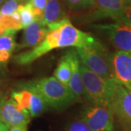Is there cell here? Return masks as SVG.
Returning a JSON list of instances; mask_svg holds the SVG:
<instances>
[{"instance_id":"obj_21","label":"cell","mask_w":131,"mask_h":131,"mask_svg":"<svg viewBox=\"0 0 131 131\" xmlns=\"http://www.w3.org/2000/svg\"><path fill=\"white\" fill-rule=\"evenodd\" d=\"M117 22H121L131 26V5H126L121 15L116 20Z\"/></svg>"},{"instance_id":"obj_22","label":"cell","mask_w":131,"mask_h":131,"mask_svg":"<svg viewBox=\"0 0 131 131\" xmlns=\"http://www.w3.org/2000/svg\"><path fill=\"white\" fill-rule=\"evenodd\" d=\"M67 131H93L82 120H76L71 122L67 128Z\"/></svg>"},{"instance_id":"obj_12","label":"cell","mask_w":131,"mask_h":131,"mask_svg":"<svg viewBox=\"0 0 131 131\" xmlns=\"http://www.w3.org/2000/svg\"><path fill=\"white\" fill-rule=\"evenodd\" d=\"M48 28L47 25L41 20H36L25 28L23 41L19 45L18 50L35 47L41 44L46 37Z\"/></svg>"},{"instance_id":"obj_7","label":"cell","mask_w":131,"mask_h":131,"mask_svg":"<svg viewBox=\"0 0 131 131\" xmlns=\"http://www.w3.org/2000/svg\"><path fill=\"white\" fill-rule=\"evenodd\" d=\"M96 28L105 35L118 51L131 52V26L117 22L115 24L98 25Z\"/></svg>"},{"instance_id":"obj_11","label":"cell","mask_w":131,"mask_h":131,"mask_svg":"<svg viewBox=\"0 0 131 131\" xmlns=\"http://www.w3.org/2000/svg\"><path fill=\"white\" fill-rule=\"evenodd\" d=\"M66 56L69 61L71 69V75L69 87L74 95L77 101H81L85 98V93L80 72V61L76 50L67 52Z\"/></svg>"},{"instance_id":"obj_29","label":"cell","mask_w":131,"mask_h":131,"mask_svg":"<svg viewBox=\"0 0 131 131\" xmlns=\"http://www.w3.org/2000/svg\"><path fill=\"white\" fill-rule=\"evenodd\" d=\"M5 98H3V97H0V101H2V100H3Z\"/></svg>"},{"instance_id":"obj_20","label":"cell","mask_w":131,"mask_h":131,"mask_svg":"<svg viewBox=\"0 0 131 131\" xmlns=\"http://www.w3.org/2000/svg\"><path fill=\"white\" fill-rule=\"evenodd\" d=\"M48 0H32L33 5L34 7V13L36 15V20L43 19V12L47 5Z\"/></svg>"},{"instance_id":"obj_5","label":"cell","mask_w":131,"mask_h":131,"mask_svg":"<svg viewBox=\"0 0 131 131\" xmlns=\"http://www.w3.org/2000/svg\"><path fill=\"white\" fill-rule=\"evenodd\" d=\"M111 109L124 131H131V89L115 81L111 98Z\"/></svg>"},{"instance_id":"obj_16","label":"cell","mask_w":131,"mask_h":131,"mask_svg":"<svg viewBox=\"0 0 131 131\" xmlns=\"http://www.w3.org/2000/svg\"><path fill=\"white\" fill-rule=\"evenodd\" d=\"M71 69L69 61L66 56L62 57L61 61H59L58 66L54 71V77L61 83L69 86L70 82Z\"/></svg>"},{"instance_id":"obj_6","label":"cell","mask_w":131,"mask_h":131,"mask_svg":"<svg viewBox=\"0 0 131 131\" xmlns=\"http://www.w3.org/2000/svg\"><path fill=\"white\" fill-rule=\"evenodd\" d=\"M81 120L93 131H113L114 116L110 108L88 106L81 112Z\"/></svg>"},{"instance_id":"obj_24","label":"cell","mask_w":131,"mask_h":131,"mask_svg":"<svg viewBox=\"0 0 131 131\" xmlns=\"http://www.w3.org/2000/svg\"><path fill=\"white\" fill-rule=\"evenodd\" d=\"M6 32V30L3 26V24H2V15L0 13V36L2 35H4Z\"/></svg>"},{"instance_id":"obj_23","label":"cell","mask_w":131,"mask_h":131,"mask_svg":"<svg viewBox=\"0 0 131 131\" xmlns=\"http://www.w3.org/2000/svg\"><path fill=\"white\" fill-rule=\"evenodd\" d=\"M9 131H28L27 126L13 127L9 128Z\"/></svg>"},{"instance_id":"obj_27","label":"cell","mask_w":131,"mask_h":131,"mask_svg":"<svg viewBox=\"0 0 131 131\" xmlns=\"http://www.w3.org/2000/svg\"><path fill=\"white\" fill-rule=\"evenodd\" d=\"M5 98H4L3 100H2L1 101H0V107H1V105H2V102H3V101L5 100ZM1 123H2V119H1V117H0V125H1Z\"/></svg>"},{"instance_id":"obj_1","label":"cell","mask_w":131,"mask_h":131,"mask_svg":"<svg viewBox=\"0 0 131 131\" xmlns=\"http://www.w3.org/2000/svg\"><path fill=\"white\" fill-rule=\"evenodd\" d=\"M47 26L48 32L41 44L14 56L13 61L17 64L20 66L30 64L47 52L57 48L83 47L96 41L90 34L75 28L67 18L63 19L60 22L48 24Z\"/></svg>"},{"instance_id":"obj_9","label":"cell","mask_w":131,"mask_h":131,"mask_svg":"<svg viewBox=\"0 0 131 131\" xmlns=\"http://www.w3.org/2000/svg\"><path fill=\"white\" fill-rule=\"evenodd\" d=\"M11 98L27 109L31 117L40 116L48 107L42 96L32 90L23 88L19 91H13L11 93Z\"/></svg>"},{"instance_id":"obj_28","label":"cell","mask_w":131,"mask_h":131,"mask_svg":"<svg viewBox=\"0 0 131 131\" xmlns=\"http://www.w3.org/2000/svg\"><path fill=\"white\" fill-rule=\"evenodd\" d=\"M3 2H4V0H0V6L2 5V3H3Z\"/></svg>"},{"instance_id":"obj_25","label":"cell","mask_w":131,"mask_h":131,"mask_svg":"<svg viewBox=\"0 0 131 131\" xmlns=\"http://www.w3.org/2000/svg\"><path fill=\"white\" fill-rule=\"evenodd\" d=\"M0 131H9V128L3 122H2L0 125Z\"/></svg>"},{"instance_id":"obj_2","label":"cell","mask_w":131,"mask_h":131,"mask_svg":"<svg viewBox=\"0 0 131 131\" xmlns=\"http://www.w3.org/2000/svg\"><path fill=\"white\" fill-rule=\"evenodd\" d=\"M22 88L35 91L42 96L48 106L56 109H63L77 102L69 87L61 83L54 76L28 82L22 84Z\"/></svg>"},{"instance_id":"obj_19","label":"cell","mask_w":131,"mask_h":131,"mask_svg":"<svg viewBox=\"0 0 131 131\" xmlns=\"http://www.w3.org/2000/svg\"><path fill=\"white\" fill-rule=\"evenodd\" d=\"M68 6L74 9H80L92 6L93 0H65Z\"/></svg>"},{"instance_id":"obj_15","label":"cell","mask_w":131,"mask_h":131,"mask_svg":"<svg viewBox=\"0 0 131 131\" xmlns=\"http://www.w3.org/2000/svg\"><path fill=\"white\" fill-rule=\"evenodd\" d=\"M15 30H7L4 35L0 36V63H5L9 61L16 47L15 40Z\"/></svg>"},{"instance_id":"obj_17","label":"cell","mask_w":131,"mask_h":131,"mask_svg":"<svg viewBox=\"0 0 131 131\" xmlns=\"http://www.w3.org/2000/svg\"><path fill=\"white\" fill-rule=\"evenodd\" d=\"M17 10L20 15V23L23 28H26L37 19L32 0H28L24 4H20Z\"/></svg>"},{"instance_id":"obj_8","label":"cell","mask_w":131,"mask_h":131,"mask_svg":"<svg viewBox=\"0 0 131 131\" xmlns=\"http://www.w3.org/2000/svg\"><path fill=\"white\" fill-rule=\"evenodd\" d=\"M2 122L8 127L28 126L31 115L27 109L22 107L13 98L5 99L0 107Z\"/></svg>"},{"instance_id":"obj_4","label":"cell","mask_w":131,"mask_h":131,"mask_svg":"<svg viewBox=\"0 0 131 131\" xmlns=\"http://www.w3.org/2000/svg\"><path fill=\"white\" fill-rule=\"evenodd\" d=\"M80 72L86 100L93 106L111 108V98L115 80L107 82L80 63Z\"/></svg>"},{"instance_id":"obj_26","label":"cell","mask_w":131,"mask_h":131,"mask_svg":"<svg viewBox=\"0 0 131 131\" xmlns=\"http://www.w3.org/2000/svg\"><path fill=\"white\" fill-rule=\"evenodd\" d=\"M123 1L126 4V5H131V0H123Z\"/></svg>"},{"instance_id":"obj_3","label":"cell","mask_w":131,"mask_h":131,"mask_svg":"<svg viewBox=\"0 0 131 131\" xmlns=\"http://www.w3.org/2000/svg\"><path fill=\"white\" fill-rule=\"evenodd\" d=\"M80 63L88 69L100 76L107 82L114 81L110 53L98 40L83 47L76 49Z\"/></svg>"},{"instance_id":"obj_10","label":"cell","mask_w":131,"mask_h":131,"mask_svg":"<svg viewBox=\"0 0 131 131\" xmlns=\"http://www.w3.org/2000/svg\"><path fill=\"white\" fill-rule=\"evenodd\" d=\"M110 61L115 81L131 89V52H113L110 54Z\"/></svg>"},{"instance_id":"obj_18","label":"cell","mask_w":131,"mask_h":131,"mask_svg":"<svg viewBox=\"0 0 131 131\" xmlns=\"http://www.w3.org/2000/svg\"><path fill=\"white\" fill-rule=\"evenodd\" d=\"M20 4H24L22 0H7L0 8V13L2 15L10 16L15 13Z\"/></svg>"},{"instance_id":"obj_13","label":"cell","mask_w":131,"mask_h":131,"mask_svg":"<svg viewBox=\"0 0 131 131\" xmlns=\"http://www.w3.org/2000/svg\"><path fill=\"white\" fill-rule=\"evenodd\" d=\"M92 6L104 16L117 20L126 4L123 0H93Z\"/></svg>"},{"instance_id":"obj_14","label":"cell","mask_w":131,"mask_h":131,"mask_svg":"<svg viewBox=\"0 0 131 131\" xmlns=\"http://www.w3.org/2000/svg\"><path fill=\"white\" fill-rule=\"evenodd\" d=\"M66 18L61 0H48L43 12L42 22L48 25L60 22Z\"/></svg>"}]
</instances>
